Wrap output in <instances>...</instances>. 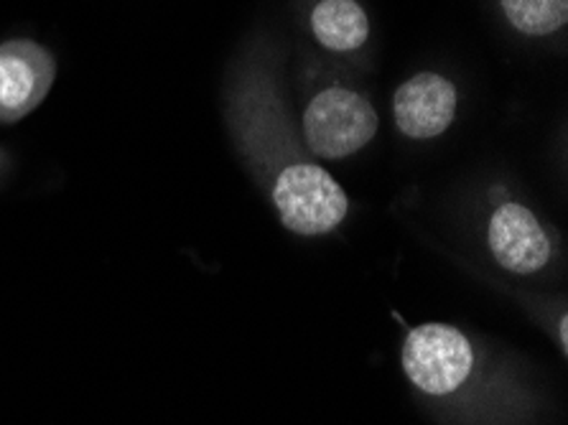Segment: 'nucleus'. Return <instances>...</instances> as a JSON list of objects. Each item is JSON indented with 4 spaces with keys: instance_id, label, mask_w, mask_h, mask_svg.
I'll use <instances>...</instances> for the list:
<instances>
[{
    "instance_id": "nucleus-7",
    "label": "nucleus",
    "mask_w": 568,
    "mask_h": 425,
    "mask_svg": "<svg viewBox=\"0 0 568 425\" xmlns=\"http://www.w3.org/2000/svg\"><path fill=\"white\" fill-rule=\"evenodd\" d=\"M308 26L314 39L337 54L363 49L369 39V19L357 0H318Z\"/></svg>"
},
{
    "instance_id": "nucleus-1",
    "label": "nucleus",
    "mask_w": 568,
    "mask_h": 425,
    "mask_svg": "<svg viewBox=\"0 0 568 425\" xmlns=\"http://www.w3.org/2000/svg\"><path fill=\"white\" fill-rule=\"evenodd\" d=\"M273 206L286 230L318 237L339 227L349 214V199L329 171L312 161H291L271 184Z\"/></svg>"
},
{
    "instance_id": "nucleus-8",
    "label": "nucleus",
    "mask_w": 568,
    "mask_h": 425,
    "mask_svg": "<svg viewBox=\"0 0 568 425\" xmlns=\"http://www.w3.org/2000/svg\"><path fill=\"white\" fill-rule=\"evenodd\" d=\"M505 21L530 39L554 37L568 21V0H500Z\"/></svg>"
},
{
    "instance_id": "nucleus-2",
    "label": "nucleus",
    "mask_w": 568,
    "mask_h": 425,
    "mask_svg": "<svg viewBox=\"0 0 568 425\" xmlns=\"http://www.w3.org/2000/svg\"><path fill=\"white\" fill-rule=\"evenodd\" d=\"M304 138L318 159L339 161L355 155L377 135L381 118L365 94L347 87L322 90L304 110Z\"/></svg>"
},
{
    "instance_id": "nucleus-4",
    "label": "nucleus",
    "mask_w": 568,
    "mask_h": 425,
    "mask_svg": "<svg viewBox=\"0 0 568 425\" xmlns=\"http://www.w3.org/2000/svg\"><path fill=\"white\" fill-rule=\"evenodd\" d=\"M57 62L37 41L0 43V123H19L31 115L54 84Z\"/></svg>"
},
{
    "instance_id": "nucleus-6",
    "label": "nucleus",
    "mask_w": 568,
    "mask_h": 425,
    "mask_svg": "<svg viewBox=\"0 0 568 425\" xmlns=\"http://www.w3.org/2000/svg\"><path fill=\"white\" fill-rule=\"evenodd\" d=\"M459 105V92L449 77L418 72L395 90V125L410 141H432L452 128Z\"/></svg>"
},
{
    "instance_id": "nucleus-9",
    "label": "nucleus",
    "mask_w": 568,
    "mask_h": 425,
    "mask_svg": "<svg viewBox=\"0 0 568 425\" xmlns=\"http://www.w3.org/2000/svg\"><path fill=\"white\" fill-rule=\"evenodd\" d=\"M566 318H561V344H564V350H566Z\"/></svg>"
},
{
    "instance_id": "nucleus-3",
    "label": "nucleus",
    "mask_w": 568,
    "mask_h": 425,
    "mask_svg": "<svg viewBox=\"0 0 568 425\" xmlns=\"http://www.w3.org/2000/svg\"><path fill=\"white\" fill-rule=\"evenodd\" d=\"M400 360L410 383L432 397L456 393L475 370L469 340L446 324H424L408 332Z\"/></svg>"
},
{
    "instance_id": "nucleus-5",
    "label": "nucleus",
    "mask_w": 568,
    "mask_h": 425,
    "mask_svg": "<svg viewBox=\"0 0 568 425\" xmlns=\"http://www.w3.org/2000/svg\"><path fill=\"white\" fill-rule=\"evenodd\" d=\"M487 247L497 265L515 275H536L554 257V242L532 210L505 202L489 214Z\"/></svg>"
}]
</instances>
